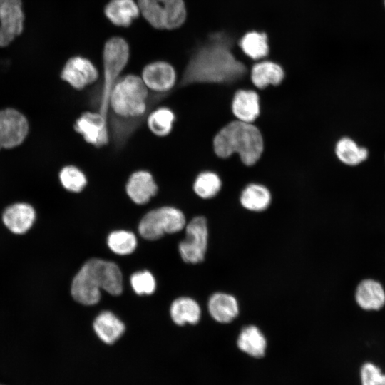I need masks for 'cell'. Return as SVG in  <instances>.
Here are the masks:
<instances>
[{"mask_svg":"<svg viewBox=\"0 0 385 385\" xmlns=\"http://www.w3.org/2000/svg\"><path fill=\"white\" fill-rule=\"evenodd\" d=\"M169 96L149 93L138 76H120L111 90L108 102V131L115 148L122 149L155 106Z\"/></svg>","mask_w":385,"mask_h":385,"instance_id":"obj_1","label":"cell"},{"mask_svg":"<svg viewBox=\"0 0 385 385\" xmlns=\"http://www.w3.org/2000/svg\"><path fill=\"white\" fill-rule=\"evenodd\" d=\"M235 38L226 31L210 34L192 53L175 88L196 83H231L242 78L247 67L235 56Z\"/></svg>","mask_w":385,"mask_h":385,"instance_id":"obj_2","label":"cell"},{"mask_svg":"<svg viewBox=\"0 0 385 385\" xmlns=\"http://www.w3.org/2000/svg\"><path fill=\"white\" fill-rule=\"evenodd\" d=\"M213 148L222 158L237 153L242 163L252 165L263 151V140L259 129L251 123L232 121L223 127L215 136Z\"/></svg>","mask_w":385,"mask_h":385,"instance_id":"obj_3","label":"cell"},{"mask_svg":"<svg viewBox=\"0 0 385 385\" xmlns=\"http://www.w3.org/2000/svg\"><path fill=\"white\" fill-rule=\"evenodd\" d=\"M130 56L129 45L120 36L108 38L103 51V82L91 96V102L107 122L111 90L126 66Z\"/></svg>","mask_w":385,"mask_h":385,"instance_id":"obj_4","label":"cell"},{"mask_svg":"<svg viewBox=\"0 0 385 385\" xmlns=\"http://www.w3.org/2000/svg\"><path fill=\"white\" fill-rule=\"evenodd\" d=\"M137 4L145 20L157 29L179 28L186 19L183 0H138Z\"/></svg>","mask_w":385,"mask_h":385,"instance_id":"obj_5","label":"cell"},{"mask_svg":"<svg viewBox=\"0 0 385 385\" xmlns=\"http://www.w3.org/2000/svg\"><path fill=\"white\" fill-rule=\"evenodd\" d=\"M185 225V217L181 210L171 206H163L146 213L140 222V235L146 240H155L165 233L181 230Z\"/></svg>","mask_w":385,"mask_h":385,"instance_id":"obj_6","label":"cell"},{"mask_svg":"<svg viewBox=\"0 0 385 385\" xmlns=\"http://www.w3.org/2000/svg\"><path fill=\"white\" fill-rule=\"evenodd\" d=\"M208 230L206 219L197 216L186 227L185 238L179 245L182 259L188 263L203 261L207 247Z\"/></svg>","mask_w":385,"mask_h":385,"instance_id":"obj_7","label":"cell"},{"mask_svg":"<svg viewBox=\"0 0 385 385\" xmlns=\"http://www.w3.org/2000/svg\"><path fill=\"white\" fill-rule=\"evenodd\" d=\"M83 266L98 288L115 296L121 294L123 277L117 265L112 262L93 258L88 260Z\"/></svg>","mask_w":385,"mask_h":385,"instance_id":"obj_8","label":"cell"},{"mask_svg":"<svg viewBox=\"0 0 385 385\" xmlns=\"http://www.w3.org/2000/svg\"><path fill=\"white\" fill-rule=\"evenodd\" d=\"M73 128L84 140L99 148L110 142L108 122L97 111H85L76 120Z\"/></svg>","mask_w":385,"mask_h":385,"instance_id":"obj_9","label":"cell"},{"mask_svg":"<svg viewBox=\"0 0 385 385\" xmlns=\"http://www.w3.org/2000/svg\"><path fill=\"white\" fill-rule=\"evenodd\" d=\"M0 131L3 148H13L21 144L29 133L26 118L14 108L0 111Z\"/></svg>","mask_w":385,"mask_h":385,"instance_id":"obj_10","label":"cell"},{"mask_svg":"<svg viewBox=\"0 0 385 385\" xmlns=\"http://www.w3.org/2000/svg\"><path fill=\"white\" fill-rule=\"evenodd\" d=\"M21 0H4L0 11V47L8 46L24 29Z\"/></svg>","mask_w":385,"mask_h":385,"instance_id":"obj_11","label":"cell"},{"mask_svg":"<svg viewBox=\"0 0 385 385\" xmlns=\"http://www.w3.org/2000/svg\"><path fill=\"white\" fill-rule=\"evenodd\" d=\"M141 78L152 92L170 95L175 86L176 72L168 62L157 61L143 68Z\"/></svg>","mask_w":385,"mask_h":385,"instance_id":"obj_12","label":"cell"},{"mask_svg":"<svg viewBox=\"0 0 385 385\" xmlns=\"http://www.w3.org/2000/svg\"><path fill=\"white\" fill-rule=\"evenodd\" d=\"M61 78L76 90H82L94 83L98 78L95 65L87 58L76 56L65 63Z\"/></svg>","mask_w":385,"mask_h":385,"instance_id":"obj_13","label":"cell"},{"mask_svg":"<svg viewBox=\"0 0 385 385\" xmlns=\"http://www.w3.org/2000/svg\"><path fill=\"white\" fill-rule=\"evenodd\" d=\"M125 191L135 204L144 205L158 193V186L152 173L141 169L134 171L129 176Z\"/></svg>","mask_w":385,"mask_h":385,"instance_id":"obj_14","label":"cell"},{"mask_svg":"<svg viewBox=\"0 0 385 385\" xmlns=\"http://www.w3.org/2000/svg\"><path fill=\"white\" fill-rule=\"evenodd\" d=\"M36 217V211L31 205L16 202L5 209L2 214V222L10 232L21 235L31 229Z\"/></svg>","mask_w":385,"mask_h":385,"instance_id":"obj_15","label":"cell"},{"mask_svg":"<svg viewBox=\"0 0 385 385\" xmlns=\"http://www.w3.org/2000/svg\"><path fill=\"white\" fill-rule=\"evenodd\" d=\"M103 11L110 22L122 27L130 26L140 13L135 0H110Z\"/></svg>","mask_w":385,"mask_h":385,"instance_id":"obj_16","label":"cell"},{"mask_svg":"<svg viewBox=\"0 0 385 385\" xmlns=\"http://www.w3.org/2000/svg\"><path fill=\"white\" fill-rule=\"evenodd\" d=\"M100 290L83 265L71 283V293L73 298L82 304L93 305L97 304L101 299Z\"/></svg>","mask_w":385,"mask_h":385,"instance_id":"obj_17","label":"cell"},{"mask_svg":"<svg viewBox=\"0 0 385 385\" xmlns=\"http://www.w3.org/2000/svg\"><path fill=\"white\" fill-rule=\"evenodd\" d=\"M211 317L220 323H230L239 314V304L236 298L229 294L217 292L208 301Z\"/></svg>","mask_w":385,"mask_h":385,"instance_id":"obj_18","label":"cell"},{"mask_svg":"<svg viewBox=\"0 0 385 385\" xmlns=\"http://www.w3.org/2000/svg\"><path fill=\"white\" fill-rule=\"evenodd\" d=\"M232 109L241 121L252 123L260 114L259 96L253 91L240 90L235 94Z\"/></svg>","mask_w":385,"mask_h":385,"instance_id":"obj_19","label":"cell"},{"mask_svg":"<svg viewBox=\"0 0 385 385\" xmlns=\"http://www.w3.org/2000/svg\"><path fill=\"white\" fill-rule=\"evenodd\" d=\"M93 328L98 337L106 344H113L125 331L124 324L112 312L105 311L97 316Z\"/></svg>","mask_w":385,"mask_h":385,"instance_id":"obj_20","label":"cell"},{"mask_svg":"<svg viewBox=\"0 0 385 385\" xmlns=\"http://www.w3.org/2000/svg\"><path fill=\"white\" fill-rule=\"evenodd\" d=\"M356 300L363 309H379L385 303V292L381 285L372 279H365L357 287Z\"/></svg>","mask_w":385,"mask_h":385,"instance_id":"obj_21","label":"cell"},{"mask_svg":"<svg viewBox=\"0 0 385 385\" xmlns=\"http://www.w3.org/2000/svg\"><path fill=\"white\" fill-rule=\"evenodd\" d=\"M237 344L241 351L255 358L262 357L265 354L267 341L256 326L244 327L239 334Z\"/></svg>","mask_w":385,"mask_h":385,"instance_id":"obj_22","label":"cell"},{"mask_svg":"<svg viewBox=\"0 0 385 385\" xmlns=\"http://www.w3.org/2000/svg\"><path fill=\"white\" fill-rule=\"evenodd\" d=\"M284 77L282 68L272 61H262L255 64L251 71V79L255 86L264 88L268 85H278Z\"/></svg>","mask_w":385,"mask_h":385,"instance_id":"obj_23","label":"cell"},{"mask_svg":"<svg viewBox=\"0 0 385 385\" xmlns=\"http://www.w3.org/2000/svg\"><path fill=\"white\" fill-rule=\"evenodd\" d=\"M200 314L199 304L189 297L178 298L170 307L172 319L178 325H184L185 323L195 324L199 322Z\"/></svg>","mask_w":385,"mask_h":385,"instance_id":"obj_24","label":"cell"},{"mask_svg":"<svg viewBox=\"0 0 385 385\" xmlns=\"http://www.w3.org/2000/svg\"><path fill=\"white\" fill-rule=\"evenodd\" d=\"M146 121L152 133L158 137H165L172 132L176 115L170 108L160 106L150 112Z\"/></svg>","mask_w":385,"mask_h":385,"instance_id":"obj_25","label":"cell"},{"mask_svg":"<svg viewBox=\"0 0 385 385\" xmlns=\"http://www.w3.org/2000/svg\"><path fill=\"white\" fill-rule=\"evenodd\" d=\"M271 202V195L267 188L258 184H250L242 191L240 203L245 209L260 212L266 210Z\"/></svg>","mask_w":385,"mask_h":385,"instance_id":"obj_26","label":"cell"},{"mask_svg":"<svg viewBox=\"0 0 385 385\" xmlns=\"http://www.w3.org/2000/svg\"><path fill=\"white\" fill-rule=\"evenodd\" d=\"M239 46L247 56L255 60L263 58L269 53L268 38L264 32L246 33L240 38Z\"/></svg>","mask_w":385,"mask_h":385,"instance_id":"obj_27","label":"cell"},{"mask_svg":"<svg viewBox=\"0 0 385 385\" xmlns=\"http://www.w3.org/2000/svg\"><path fill=\"white\" fill-rule=\"evenodd\" d=\"M337 158L344 164L356 165L364 161L369 155L366 148L359 147L349 138L340 139L335 148Z\"/></svg>","mask_w":385,"mask_h":385,"instance_id":"obj_28","label":"cell"},{"mask_svg":"<svg viewBox=\"0 0 385 385\" xmlns=\"http://www.w3.org/2000/svg\"><path fill=\"white\" fill-rule=\"evenodd\" d=\"M221 186V180L215 173L203 171L196 177L193 190L201 198L210 199L218 193Z\"/></svg>","mask_w":385,"mask_h":385,"instance_id":"obj_29","label":"cell"},{"mask_svg":"<svg viewBox=\"0 0 385 385\" xmlns=\"http://www.w3.org/2000/svg\"><path fill=\"white\" fill-rule=\"evenodd\" d=\"M58 177L63 188L71 192H81L88 183L86 174L73 165H68L62 168Z\"/></svg>","mask_w":385,"mask_h":385,"instance_id":"obj_30","label":"cell"},{"mask_svg":"<svg viewBox=\"0 0 385 385\" xmlns=\"http://www.w3.org/2000/svg\"><path fill=\"white\" fill-rule=\"evenodd\" d=\"M108 245L113 252L118 255H128L135 250L137 240L131 232L114 231L108 237Z\"/></svg>","mask_w":385,"mask_h":385,"instance_id":"obj_31","label":"cell"},{"mask_svg":"<svg viewBox=\"0 0 385 385\" xmlns=\"http://www.w3.org/2000/svg\"><path fill=\"white\" fill-rule=\"evenodd\" d=\"M130 283L135 292L138 294H150L155 289V280L148 271L134 273L130 277Z\"/></svg>","mask_w":385,"mask_h":385,"instance_id":"obj_32","label":"cell"},{"mask_svg":"<svg viewBox=\"0 0 385 385\" xmlns=\"http://www.w3.org/2000/svg\"><path fill=\"white\" fill-rule=\"evenodd\" d=\"M361 385H385V374L376 365L366 363L361 369Z\"/></svg>","mask_w":385,"mask_h":385,"instance_id":"obj_33","label":"cell"},{"mask_svg":"<svg viewBox=\"0 0 385 385\" xmlns=\"http://www.w3.org/2000/svg\"><path fill=\"white\" fill-rule=\"evenodd\" d=\"M3 148V143H2V137H1V131H0V149Z\"/></svg>","mask_w":385,"mask_h":385,"instance_id":"obj_34","label":"cell"},{"mask_svg":"<svg viewBox=\"0 0 385 385\" xmlns=\"http://www.w3.org/2000/svg\"><path fill=\"white\" fill-rule=\"evenodd\" d=\"M3 1H4V0H0V11H1V6H2Z\"/></svg>","mask_w":385,"mask_h":385,"instance_id":"obj_35","label":"cell"},{"mask_svg":"<svg viewBox=\"0 0 385 385\" xmlns=\"http://www.w3.org/2000/svg\"><path fill=\"white\" fill-rule=\"evenodd\" d=\"M384 6H385V0H384Z\"/></svg>","mask_w":385,"mask_h":385,"instance_id":"obj_36","label":"cell"},{"mask_svg":"<svg viewBox=\"0 0 385 385\" xmlns=\"http://www.w3.org/2000/svg\"><path fill=\"white\" fill-rule=\"evenodd\" d=\"M0 385H2V384H0Z\"/></svg>","mask_w":385,"mask_h":385,"instance_id":"obj_37","label":"cell"}]
</instances>
